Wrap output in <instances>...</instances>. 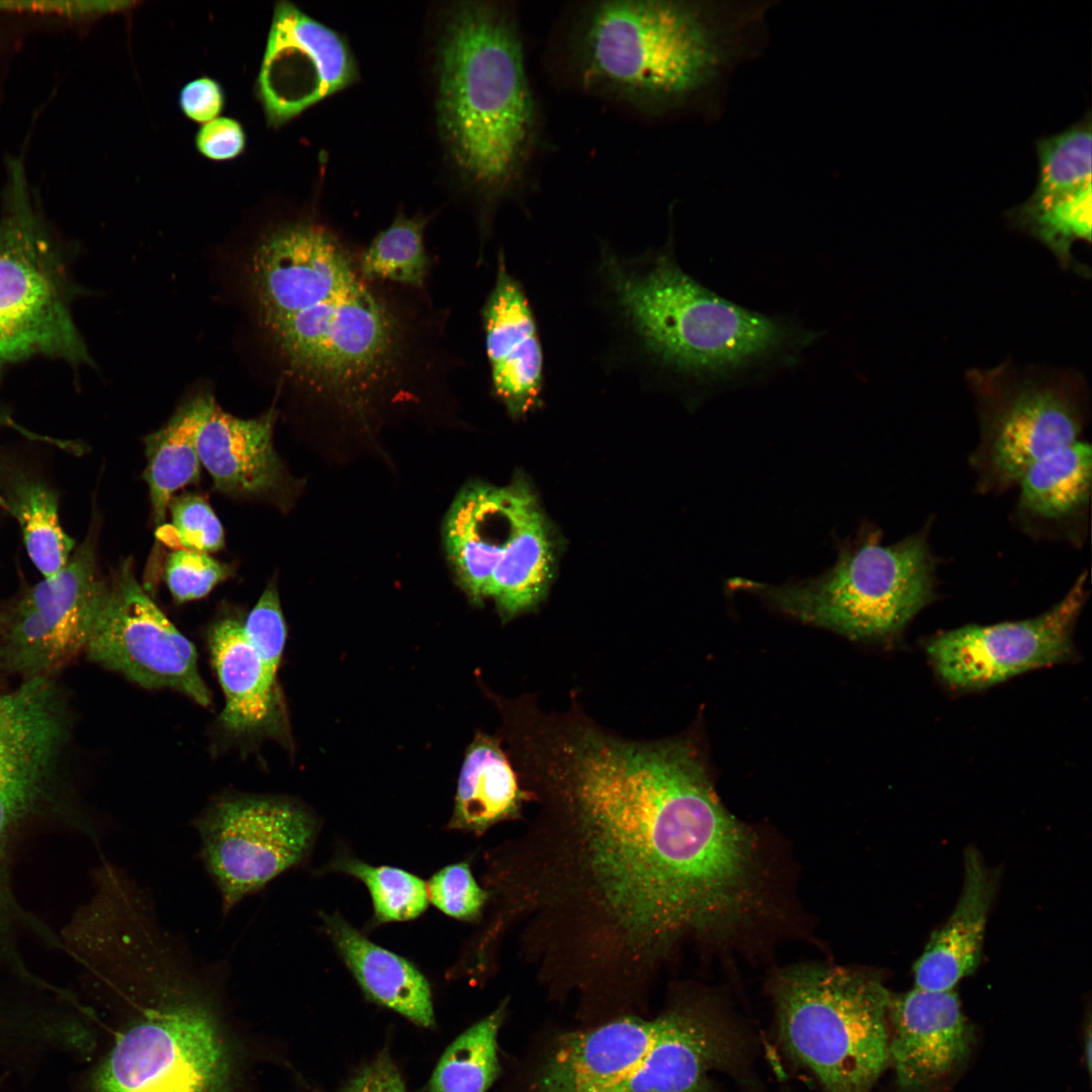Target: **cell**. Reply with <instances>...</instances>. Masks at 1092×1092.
Listing matches in <instances>:
<instances>
[{
	"mask_svg": "<svg viewBox=\"0 0 1092 1092\" xmlns=\"http://www.w3.org/2000/svg\"><path fill=\"white\" fill-rule=\"evenodd\" d=\"M1085 1035H1086V1037L1084 1039V1059H1085V1064H1086L1087 1070H1088V1072L1090 1074L1091 1073V1052H1092V1049H1091L1092 1040H1091V1027H1090V1024L1088 1025L1087 1032H1086Z\"/></svg>",
	"mask_w": 1092,
	"mask_h": 1092,
	"instance_id": "42",
	"label": "cell"
},
{
	"mask_svg": "<svg viewBox=\"0 0 1092 1092\" xmlns=\"http://www.w3.org/2000/svg\"><path fill=\"white\" fill-rule=\"evenodd\" d=\"M728 587L849 639L887 642L933 600L935 560L922 533L884 544L863 525L837 542L835 561L817 575L781 583L734 577Z\"/></svg>",
	"mask_w": 1092,
	"mask_h": 1092,
	"instance_id": "6",
	"label": "cell"
},
{
	"mask_svg": "<svg viewBox=\"0 0 1092 1092\" xmlns=\"http://www.w3.org/2000/svg\"><path fill=\"white\" fill-rule=\"evenodd\" d=\"M657 1019L624 1016L563 1036L532 1092H598L627 1076L647 1050Z\"/></svg>",
	"mask_w": 1092,
	"mask_h": 1092,
	"instance_id": "21",
	"label": "cell"
},
{
	"mask_svg": "<svg viewBox=\"0 0 1092 1092\" xmlns=\"http://www.w3.org/2000/svg\"><path fill=\"white\" fill-rule=\"evenodd\" d=\"M427 218L399 213L359 252V267L370 281L425 289L430 257L425 247Z\"/></svg>",
	"mask_w": 1092,
	"mask_h": 1092,
	"instance_id": "32",
	"label": "cell"
},
{
	"mask_svg": "<svg viewBox=\"0 0 1092 1092\" xmlns=\"http://www.w3.org/2000/svg\"><path fill=\"white\" fill-rule=\"evenodd\" d=\"M73 714L65 690L55 676L25 681L0 691V938L26 919L12 894L9 858L17 836L47 819L69 818L81 829L90 826L75 815L70 755Z\"/></svg>",
	"mask_w": 1092,
	"mask_h": 1092,
	"instance_id": "8",
	"label": "cell"
},
{
	"mask_svg": "<svg viewBox=\"0 0 1092 1092\" xmlns=\"http://www.w3.org/2000/svg\"><path fill=\"white\" fill-rule=\"evenodd\" d=\"M549 523L522 477L510 484L466 485L443 526L447 559L456 581L478 604L491 588L517 577L541 551Z\"/></svg>",
	"mask_w": 1092,
	"mask_h": 1092,
	"instance_id": "13",
	"label": "cell"
},
{
	"mask_svg": "<svg viewBox=\"0 0 1092 1092\" xmlns=\"http://www.w3.org/2000/svg\"><path fill=\"white\" fill-rule=\"evenodd\" d=\"M72 291L23 165L11 161L0 215V370L35 355L91 363L73 321Z\"/></svg>",
	"mask_w": 1092,
	"mask_h": 1092,
	"instance_id": "10",
	"label": "cell"
},
{
	"mask_svg": "<svg viewBox=\"0 0 1092 1092\" xmlns=\"http://www.w3.org/2000/svg\"><path fill=\"white\" fill-rule=\"evenodd\" d=\"M888 1020L889 1061L899 1092H945L974 1044L954 990L891 993Z\"/></svg>",
	"mask_w": 1092,
	"mask_h": 1092,
	"instance_id": "19",
	"label": "cell"
},
{
	"mask_svg": "<svg viewBox=\"0 0 1092 1092\" xmlns=\"http://www.w3.org/2000/svg\"><path fill=\"white\" fill-rule=\"evenodd\" d=\"M719 21L696 2L587 3L568 30V72L580 89L647 114L680 109L710 89L735 53V32Z\"/></svg>",
	"mask_w": 1092,
	"mask_h": 1092,
	"instance_id": "5",
	"label": "cell"
},
{
	"mask_svg": "<svg viewBox=\"0 0 1092 1092\" xmlns=\"http://www.w3.org/2000/svg\"><path fill=\"white\" fill-rule=\"evenodd\" d=\"M211 659L224 693L223 725L236 732L266 727L276 707V679L264 667L236 618L217 621L209 634Z\"/></svg>",
	"mask_w": 1092,
	"mask_h": 1092,
	"instance_id": "25",
	"label": "cell"
},
{
	"mask_svg": "<svg viewBox=\"0 0 1092 1092\" xmlns=\"http://www.w3.org/2000/svg\"><path fill=\"white\" fill-rule=\"evenodd\" d=\"M230 574L228 564L191 550H174L165 564L166 583L179 603L205 597Z\"/></svg>",
	"mask_w": 1092,
	"mask_h": 1092,
	"instance_id": "36",
	"label": "cell"
},
{
	"mask_svg": "<svg viewBox=\"0 0 1092 1092\" xmlns=\"http://www.w3.org/2000/svg\"><path fill=\"white\" fill-rule=\"evenodd\" d=\"M171 522L157 528L156 537L172 550L209 553L224 544L222 526L200 495L183 494L170 500Z\"/></svg>",
	"mask_w": 1092,
	"mask_h": 1092,
	"instance_id": "35",
	"label": "cell"
},
{
	"mask_svg": "<svg viewBox=\"0 0 1092 1092\" xmlns=\"http://www.w3.org/2000/svg\"><path fill=\"white\" fill-rule=\"evenodd\" d=\"M427 891L434 906L461 920L477 918L487 900L486 891L479 887L467 862L440 870L430 879Z\"/></svg>",
	"mask_w": 1092,
	"mask_h": 1092,
	"instance_id": "38",
	"label": "cell"
},
{
	"mask_svg": "<svg viewBox=\"0 0 1092 1092\" xmlns=\"http://www.w3.org/2000/svg\"><path fill=\"white\" fill-rule=\"evenodd\" d=\"M203 981L167 977L132 990L140 1015L115 1039L92 1092H222L228 1051Z\"/></svg>",
	"mask_w": 1092,
	"mask_h": 1092,
	"instance_id": "9",
	"label": "cell"
},
{
	"mask_svg": "<svg viewBox=\"0 0 1092 1092\" xmlns=\"http://www.w3.org/2000/svg\"><path fill=\"white\" fill-rule=\"evenodd\" d=\"M339 1092H408L402 1076L387 1053L366 1063Z\"/></svg>",
	"mask_w": 1092,
	"mask_h": 1092,
	"instance_id": "40",
	"label": "cell"
},
{
	"mask_svg": "<svg viewBox=\"0 0 1092 1092\" xmlns=\"http://www.w3.org/2000/svg\"><path fill=\"white\" fill-rule=\"evenodd\" d=\"M515 761L552 823L533 898L571 910L606 949L650 963L751 909L752 835L688 738L630 740L581 714L547 713L524 730Z\"/></svg>",
	"mask_w": 1092,
	"mask_h": 1092,
	"instance_id": "1",
	"label": "cell"
},
{
	"mask_svg": "<svg viewBox=\"0 0 1092 1092\" xmlns=\"http://www.w3.org/2000/svg\"><path fill=\"white\" fill-rule=\"evenodd\" d=\"M1091 473V446L1082 439L1042 457L1017 483L1018 515L1043 525L1083 518L1090 500Z\"/></svg>",
	"mask_w": 1092,
	"mask_h": 1092,
	"instance_id": "27",
	"label": "cell"
},
{
	"mask_svg": "<svg viewBox=\"0 0 1092 1092\" xmlns=\"http://www.w3.org/2000/svg\"><path fill=\"white\" fill-rule=\"evenodd\" d=\"M589 292L604 332L605 363L647 386L676 392L786 362L815 337L701 284L679 265L671 236L631 255L600 242Z\"/></svg>",
	"mask_w": 1092,
	"mask_h": 1092,
	"instance_id": "3",
	"label": "cell"
},
{
	"mask_svg": "<svg viewBox=\"0 0 1092 1092\" xmlns=\"http://www.w3.org/2000/svg\"><path fill=\"white\" fill-rule=\"evenodd\" d=\"M323 919L326 932L371 1000L419 1026H435L430 985L413 964L370 941L338 914Z\"/></svg>",
	"mask_w": 1092,
	"mask_h": 1092,
	"instance_id": "24",
	"label": "cell"
},
{
	"mask_svg": "<svg viewBox=\"0 0 1092 1092\" xmlns=\"http://www.w3.org/2000/svg\"><path fill=\"white\" fill-rule=\"evenodd\" d=\"M997 875L987 868L979 851L964 852V882L960 899L946 922L933 931L913 967L915 987L928 991L953 990L978 968Z\"/></svg>",
	"mask_w": 1092,
	"mask_h": 1092,
	"instance_id": "23",
	"label": "cell"
},
{
	"mask_svg": "<svg viewBox=\"0 0 1092 1092\" xmlns=\"http://www.w3.org/2000/svg\"><path fill=\"white\" fill-rule=\"evenodd\" d=\"M85 653L91 661L149 689H173L211 705L194 645L167 619L121 563L95 622Z\"/></svg>",
	"mask_w": 1092,
	"mask_h": 1092,
	"instance_id": "16",
	"label": "cell"
},
{
	"mask_svg": "<svg viewBox=\"0 0 1092 1092\" xmlns=\"http://www.w3.org/2000/svg\"><path fill=\"white\" fill-rule=\"evenodd\" d=\"M480 316L491 392L512 418L526 417L542 404L544 352L528 293L503 250Z\"/></svg>",
	"mask_w": 1092,
	"mask_h": 1092,
	"instance_id": "20",
	"label": "cell"
},
{
	"mask_svg": "<svg viewBox=\"0 0 1092 1092\" xmlns=\"http://www.w3.org/2000/svg\"><path fill=\"white\" fill-rule=\"evenodd\" d=\"M195 143L198 151L212 160H228L240 155L246 145L245 131L237 120L216 117L198 130Z\"/></svg>",
	"mask_w": 1092,
	"mask_h": 1092,
	"instance_id": "39",
	"label": "cell"
},
{
	"mask_svg": "<svg viewBox=\"0 0 1092 1092\" xmlns=\"http://www.w3.org/2000/svg\"><path fill=\"white\" fill-rule=\"evenodd\" d=\"M656 1019L652 1039L636 1066L598 1092H721L712 1081L714 1073L746 1069L747 1037L715 1006L686 1004Z\"/></svg>",
	"mask_w": 1092,
	"mask_h": 1092,
	"instance_id": "17",
	"label": "cell"
},
{
	"mask_svg": "<svg viewBox=\"0 0 1092 1092\" xmlns=\"http://www.w3.org/2000/svg\"><path fill=\"white\" fill-rule=\"evenodd\" d=\"M242 624L247 640L268 674L276 679L286 640V626L274 582L266 587Z\"/></svg>",
	"mask_w": 1092,
	"mask_h": 1092,
	"instance_id": "37",
	"label": "cell"
},
{
	"mask_svg": "<svg viewBox=\"0 0 1092 1092\" xmlns=\"http://www.w3.org/2000/svg\"><path fill=\"white\" fill-rule=\"evenodd\" d=\"M0 500L16 519L27 554L42 576L60 571L71 558L75 542L60 523L56 493L38 480L19 476Z\"/></svg>",
	"mask_w": 1092,
	"mask_h": 1092,
	"instance_id": "29",
	"label": "cell"
},
{
	"mask_svg": "<svg viewBox=\"0 0 1092 1092\" xmlns=\"http://www.w3.org/2000/svg\"><path fill=\"white\" fill-rule=\"evenodd\" d=\"M179 104L190 119L206 123L220 113L224 95L219 83L202 77L190 81L181 89Z\"/></svg>",
	"mask_w": 1092,
	"mask_h": 1092,
	"instance_id": "41",
	"label": "cell"
},
{
	"mask_svg": "<svg viewBox=\"0 0 1092 1092\" xmlns=\"http://www.w3.org/2000/svg\"><path fill=\"white\" fill-rule=\"evenodd\" d=\"M107 590L85 541L60 571L0 613V672L21 681L55 676L85 652Z\"/></svg>",
	"mask_w": 1092,
	"mask_h": 1092,
	"instance_id": "14",
	"label": "cell"
},
{
	"mask_svg": "<svg viewBox=\"0 0 1092 1092\" xmlns=\"http://www.w3.org/2000/svg\"><path fill=\"white\" fill-rule=\"evenodd\" d=\"M529 799L499 741L478 734L464 757L448 827L483 833L492 825L519 817Z\"/></svg>",
	"mask_w": 1092,
	"mask_h": 1092,
	"instance_id": "26",
	"label": "cell"
},
{
	"mask_svg": "<svg viewBox=\"0 0 1092 1092\" xmlns=\"http://www.w3.org/2000/svg\"><path fill=\"white\" fill-rule=\"evenodd\" d=\"M519 24L510 10L459 4L439 48V121L453 158L491 197L521 189L538 136Z\"/></svg>",
	"mask_w": 1092,
	"mask_h": 1092,
	"instance_id": "4",
	"label": "cell"
},
{
	"mask_svg": "<svg viewBox=\"0 0 1092 1092\" xmlns=\"http://www.w3.org/2000/svg\"><path fill=\"white\" fill-rule=\"evenodd\" d=\"M779 1037L825 1092H871L890 1064L888 1005L880 979L835 966H799L769 985Z\"/></svg>",
	"mask_w": 1092,
	"mask_h": 1092,
	"instance_id": "7",
	"label": "cell"
},
{
	"mask_svg": "<svg viewBox=\"0 0 1092 1092\" xmlns=\"http://www.w3.org/2000/svg\"><path fill=\"white\" fill-rule=\"evenodd\" d=\"M968 380L981 416L973 463L985 488L1017 485L1031 464L1080 439L1084 398L1075 379L1021 373L1004 364L972 370Z\"/></svg>",
	"mask_w": 1092,
	"mask_h": 1092,
	"instance_id": "11",
	"label": "cell"
},
{
	"mask_svg": "<svg viewBox=\"0 0 1092 1092\" xmlns=\"http://www.w3.org/2000/svg\"><path fill=\"white\" fill-rule=\"evenodd\" d=\"M506 1003L458 1035L443 1053L429 1092H486L499 1075L497 1034Z\"/></svg>",
	"mask_w": 1092,
	"mask_h": 1092,
	"instance_id": "30",
	"label": "cell"
},
{
	"mask_svg": "<svg viewBox=\"0 0 1092 1092\" xmlns=\"http://www.w3.org/2000/svg\"><path fill=\"white\" fill-rule=\"evenodd\" d=\"M276 413L241 419L212 405L198 432L200 463L220 491L259 497L272 493L283 477L273 446Z\"/></svg>",
	"mask_w": 1092,
	"mask_h": 1092,
	"instance_id": "22",
	"label": "cell"
},
{
	"mask_svg": "<svg viewBox=\"0 0 1092 1092\" xmlns=\"http://www.w3.org/2000/svg\"><path fill=\"white\" fill-rule=\"evenodd\" d=\"M356 65L345 39L294 4H276L258 77L267 121L279 126L349 86Z\"/></svg>",
	"mask_w": 1092,
	"mask_h": 1092,
	"instance_id": "18",
	"label": "cell"
},
{
	"mask_svg": "<svg viewBox=\"0 0 1092 1092\" xmlns=\"http://www.w3.org/2000/svg\"><path fill=\"white\" fill-rule=\"evenodd\" d=\"M1091 130V112L1088 110L1085 116L1063 131L1035 141L1038 176L1028 201L1051 200L1092 185Z\"/></svg>",
	"mask_w": 1092,
	"mask_h": 1092,
	"instance_id": "33",
	"label": "cell"
},
{
	"mask_svg": "<svg viewBox=\"0 0 1092 1092\" xmlns=\"http://www.w3.org/2000/svg\"><path fill=\"white\" fill-rule=\"evenodd\" d=\"M214 403L209 393L195 394L179 405L161 429L145 438L144 478L157 527L164 524L174 492L199 478L197 436Z\"/></svg>",
	"mask_w": 1092,
	"mask_h": 1092,
	"instance_id": "28",
	"label": "cell"
},
{
	"mask_svg": "<svg viewBox=\"0 0 1092 1092\" xmlns=\"http://www.w3.org/2000/svg\"><path fill=\"white\" fill-rule=\"evenodd\" d=\"M194 824L223 914L300 862L315 833L313 818L298 804L249 794L217 797Z\"/></svg>",
	"mask_w": 1092,
	"mask_h": 1092,
	"instance_id": "12",
	"label": "cell"
},
{
	"mask_svg": "<svg viewBox=\"0 0 1092 1092\" xmlns=\"http://www.w3.org/2000/svg\"><path fill=\"white\" fill-rule=\"evenodd\" d=\"M358 259L332 229L300 219L260 239L249 276L284 381L324 411L367 425L446 389L456 362L445 311L425 289L370 281Z\"/></svg>",
	"mask_w": 1092,
	"mask_h": 1092,
	"instance_id": "2",
	"label": "cell"
},
{
	"mask_svg": "<svg viewBox=\"0 0 1092 1092\" xmlns=\"http://www.w3.org/2000/svg\"><path fill=\"white\" fill-rule=\"evenodd\" d=\"M333 869L366 885L375 919L380 923L414 919L428 907L427 885L411 873L391 867H373L352 857L338 858Z\"/></svg>",
	"mask_w": 1092,
	"mask_h": 1092,
	"instance_id": "34",
	"label": "cell"
},
{
	"mask_svg": "<svg viewBox=\"0 0 1092 1092\" xmlns=\"http://www.w3.org/2000/svg\"><path fill=\"white\" fill-rule=\"evenodd\" d=\"M1091 188L1045 201L1025 200L1006 212L1007 219L1044 245L1062 267L1085 276L1086 268L1077 264L1072 246L1076 241L1091 242Z\"/></svg>",
	"mask_w": 1092,
	"mask_h": 1092,
	"instance_id": "31",
	"label": "cell"
},
{
	"mask_svg": "<svg viewBox=\"0 0 1092 1092\" xmlns=\"http://www.w3.org/2000/svg\"><path fill=\"white\" fill-rule=\"evenodd\" d=\"M1086 576L1043 614L1021 621L967 625L925 643L937 675L957 691H981L1075 657L1073 631L1086 600Z\"/></svg>",
	"mask_w": 1092,
	"mask_h": 1092,
	"instance_id": "15",
	"label": "cell"
}]
</instances>
